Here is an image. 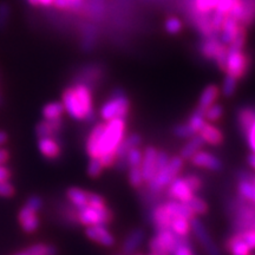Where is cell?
<instances>
[{"instance_id":"obj_1","label":"cell","mask_w":255,"mask_h":255,"mask_svg":"<svg viewBox=\"0 0 255 255\" xmlns=\"http://www.w3.org/2000/svg\"><path fill=\"white\" fill-rule=\"evenodd\" d=\"M127 136V120L115 119L105 122L95 149V158H100L104 155H115L121 142Z\"/></svg>"},{"instance_id":"obj_2","label":"cell","mask_w":255,"mask_h":255,"mask_svg":"<svg viewBox=\"0 0 255 255\" xmlns=\"http://www.w3.org/2000/svg\"><path fill=\"white\" fill-rule=\"evenodd\" d=\"M184 164V159L181 156H173L169 159L168 164L157 171L154 177L149 182L145 183L144 197L149 202H151L152 197H158L165 190L169 184H170L180 173L182 171ZM154 199H152V205H154Z\"/></svg>"},{"instance_id":"obj_3","label":"cell","mask_w":255,"mask_h":255,"mask_svg":"<svg viewBox=\"0 0 255 255\" xmlns=\"http://www.w3.org/2000/svg\"><path fill=\"white\" fill-rule=\"evenodd\" d=\"M228 213L232 218V227L234 232H244L255 229V205L238 197L229 201Z\"/></svg>"},{"instance_id":"obj_4","label":"cell","mask_w":255,"mask_h":255,"mask_svg":"<svg viewBox=\"0 0 255 255\" xmlns=\"http://www.w3.org/2000/svg\"><path fill=\"white\" fill-rule=\"evenodd\" d=\"M130 111H131V104L128 95L122 89H115L102 104L100 115L104 122H108L115 119L127 120Z\"/></svg>"},{"instance_id":"obj_5","label":"cell","mask_w":255,"mask_h":255,"mask_svg":"<svg viewBox=\"0 0 255 255\" xmlns=\"http://www.w3.org/2000/svg\"><path fill=\"white\" fill-rule=\"evenodd\" d=\"M43 199L38 195H31L18 213V222L23 232L26 234H33L40 226L38 213L43 208Z\"/></svg>"},{"instance_id":"obj_6","label":"cell","mask_w":255,"mask_h":255,"mask_svg":"<svg viewBox=\"0 0 255 255\" xmlns=\"http://www.w3.org/2000/svg\"><path fill=\"white\" fill-rule=\"evenodd\" d=\"M199 51L201 56L205 57L206 59L214 62L221 71H225L228 47L218 37L202 38L199 45Z\"/></svg>"},{"instance_id":"obj_7","label":"cell","mask_w":255,"mask_h":255,"mask_svg":"<svg viewBox=\"0 0 255 255\" xmlns=\"http://www.w3.org/2000/svg\"><path fill=\"white\" fill-rule=\"evenodd\" d=\"M228 47V46H227ZM252 66V59L248 53L244 50L228 49L227 62H226L225 72L226 75L233 76L240 81L247 75Z\"/></svg>"},{"instance_id":"obj_8","label":"cell","mask_w":255,"mask_h":255,"mask_svg":"<svg viewBox=\"0 0 255 255\" xmlns=\"http://www.w3.org/2000/svg\"><path fill=\"white\" fill-rule=\"evenodd\" d=\"M181 238L170 229L156 231L155 237L149 242V248L154 255H171Z\"/></svg>"},{"instance_id":"obj_9","label":"cell","mask_w":255,"mask_h":255,"mask_svg":"<svg viewBox=\"0 0 255 255\" xmlns=\"http://www.w3.org/2000/svg\"><path fill=\"white\" fill-rule=\"evenodd\" d=\"M113 220L114 213L111 212L109 207L105 209H96L94 207L87 206L77 210V222L84 227L95 225L109 226Z\"/></svg>"},{"instance_id":"obj_10","label":"cell","mask_w":255,"mask_h":255,"mask_svg":"<svg viewBox=\"0 0 255 255\" xmlns=\"http://www.w3.org/2000/svg\"><path fill=\"white\" fill-rule=\"evenodd\" d=\"M190 232L199 241L201 248L205 252L206 255H221L219 247L213 240L212 235L209 234L208 229L197 216L190 219Z\"/></svg>"},{"instance_id":"obj_11","label":"cell","mask_w":255,"mask_h":255,"mask_svg":"<svg viewBox=\"0 0 255 255\" xmlns=\"http://www.w3.org/2000/svg\"><path fill=\"white\" fill-rule=\"evenodd\" d=\"M73 90H75L76 95H77L79 102H81L83 109L87 115V120L85 122L88 123H95L96 120V113H95V105H94V89L87 83L83 82H76L72 85Z\"/></svg>"},{"instance_id":"obj_12","label":"cell","mask_w":255,"mask_h":255,"mask_svg":"<svg viewBox=\"0 0 255 255\" xmlns=\"http://www.w3.org/2000/svg\"><path fill=\"white\" fill-rule=\"evenodd\" d=\"M62 104L64 109H65V113L68 114L72 120L79 121V122H85L87 115H85V111L83 109L81 102H79L77 95H76L75 90H73L72 85L66 88L65 90L63 91Z\"/></svg>"},{"instance_id":"obj_13","label":"cell","mask_w":255,"mask_h":255,"mask_svg":"<svg viewBox=\"0 0 255 255\" xmlns=\"http://www.w3.org/2000/svg\"><path fill=\"white\" fill-rule=\"evenodd\" d=\"M167 199L176 200L180 202H187L191 197L195 195L193 190L190 189L189 184L187 183L186 178L183 176H177L164 190Z\"/></svg>"},{"instance_id":"obj_14","label":"cell","mask_w":255,"mask_h":255,"mask_svg":"<svg viewBox=\"0 0 255 255\" xmlns=\"http://www.w3.org/2000/svg\"><path fill=\"white\" fill-rule=\"evenodd\" d=\"M142 144V136L139 133H130L124 137V139L121 142V144L116 150V162L115 165L119 170H126V156L128 151L131 150L132 148H137Z\"/></svg>"},{"instance_id":"obj_15","label":"cell","mask_w":255,"mask_h":255,"mask_svg":"<svg viewBox=\"0 0 255 255\" xmlns=\"http://www.w3.org/2000/svg\"><path fill=\"white\" fill-rule=\"evenodd\" d=\"M189 161L194 167L206 169V170L210 171H220L223 168L221 158L214 154H212V152L202 150V149L197 151L195 155L191 156Z\"/></svg>"},{"instance_id":"obj_16","label":"cell","mask_w":255,"mask_h":255,"mask_svg":"<svg viewBox=\"0 0 255 255\" xmlns=\"http://www.w3.org/2000/svg\"><path fill=\"white\" fill-rule=\"evenodd\" d=\"M157 154L158 149L155 146H146L143 150V158L141 163V171L144 178V184L151 180L157 173Z\"/></svg>"},{"instance_id":"obj_17","label":"cell","mask_w":255,"mask_h":255,"mask_svg":"<svg viewBox=\"0 0 255 255\" xmlns=\"http://www.w3.org/2000/svg\"><path fill=\"white\" fill-rule=\"evenodd\" d=\"M85 235H87L88 239H90L91 241L97 242V244H100L104 247H113L115 242H116L113 233L108 229V226H89V227L85 229Z\"/></svg>"},{"instance_id":"obj_18","label":"cell","mask_w":255,"mask_h":255,"mask_svg":"<svg viewBox=\"0 0 255 255\" xmlns=\"http://www.w3.org/2000/svg\"><path fill=\"white\" fill-rule=\"evenodd\" d=\"M38 150L47 159H57L62 155V146L55 136H45L38 138Z\"/></svg>"},{"instance_id":"obj_19","label":"cell","mask_w":255,"mask_h":255,"mask_svg":"<svg viewBox=\"0 0 255 255\" xmlns=\"http://www.w3.org/2000/svg\"><path fill=\"white\" fill-rule=\"evenodd\" d=\"M242 26L240 21L237 20L235 18L229 17V15H226L225 19H223L221 28H220L219 32V39L222 41L225 45H229L234 38L237 37L239 30Z\"/></svg>"},{"instance_id":"obj_20","label":"cell","mask_w":255,"mask_h":255,"mask_svg":"<svg viewBox=\"0 0 255 255\" xmlns=\"http://www.w3.org/2000/svg\"><path fill=\"white\" fill-rule=\"evenodd\" d=\"M197 135L203 139V142L213 146L221 145L223 141H225V136H223L222 130L219 129L218 127H215L214 124L208 122L203 124V127L201 128Z\"/></svg>"},{"instance_id":"obj_21","label":"cell","mask_w":255,"mask_h":255,"mask_svg":"<svg viewBox=\"0 0 255 255\" xmlns=\"http://www.w3.org/2000/svg\"><path fill=\"white\" fill-rule=\"evenodd\" d=\"M226 251L231 255H251L252 251L242 239L241 232H234L225 244Z\"/></svg>"},{"instance_id":"obj_22","label":"cell","mask_w":255,"mask_h":255,"mask_svg":"<svg viewBox=\"0 0 255 255\" xmlns=\"http://www.w3.org/2000/svg\"><path fill=\"white\" fill-rule=\"evenodd\" d=\"M145 233L141 228L133 229L128 234L126 240L123 241L122 245V254L123 255H133L135 252L138 250L144 240Z\"/></svg>"},{"instance_id":"obj_23","label":"cell","mask_w":255,"mask_h":255,"mask_svg":"<svg viewBox=\"0 0 255 255\" xmlns=\"http://www.w3.org/2000/svg\"><path fill=\"white\" fill-rule=\"evenodd\" d=\"M64 128V121L63 119L59 120H52V121H46L43 120L40 123H38L36 128V133L39 137H45V136H57L59 132H62Z\"/></svg>"},{"instance_id":"obj_24","label":"cell","mask_w":255,"mask_h":255,"mask_svg":"<svg viewBox=\"0 0 255 255\" xmlns=\"http://www.w3.org/2000/svg\"><path fill=\"white\" fill-rule=\"evenodd\" d=\"M255 122V108L254 107H242L237 113L238 128L242 135H246L252 124Z\"/></svg>"},{"instance_id":"obj_25","label":"cell","mask_w":255,"mask_h":255,"mask_svg":"<svg viewBox=\"0 0 255 255\" xmlns=\"http://www.w3.org/2000/svg\"><path fill=\"white\" fill-rule=\"evenodd\" d=\"M66 199L73 208L76 209H82L84 207L88 206V199H89V191L81 189L77 187H71L66 190L65 193Z\"/></svg>"},{"instance_id":"obj_26","label":"cell","mask_w":255,"mask_h":255,"mask_svg":"<svg viewBox=\"0 0 255 255\" xmlns=\"http://www.w3.org/2000/svg\"><path fill=\"white\" fill-rule=\"evenodd\" d=\"M219 94H220V90L216 85L212 84V85H208V87H206L203 89V91L201 92L199 103H197V107H196L197 109L205 113V110L208 109L210 105L216 103V101H218L219 98Z\"/></svg>"},{"instance_id":"obj_27","label":"cell","mask_w":255,"mask_h":255,"mask_svg":"<svg viewBox=\"0 0 255 255\" xmlns=\"http://www.w3.org/2000/svg\"><path fill=\"white\" fill-rule=\"evenodd\" d=\"M188 139H189V141L182 146V149H181L180 151V156L184 159V161H186V159H190L191 156L195 155L196 152L201 150L202 146L206 144V143L203 142V139L201 138L199 135L190 137V138Z\"/></svg>"},{"instance_id":"obj_28","label":"cell","mask_w":255,"mask_h":255,"mask_svg":"<svg viewBox=\"0 0 255 255\" xmlns=\"http://www.w3.org/2000/svg\"><path fill=\"white\" fill-rule=\"evenodd\" d=\"M170 229L177 237L188 238L190 234V220L183 216H175L170 222Z\"/></svg>"},{"instance_id":"obj_29","label":"cell","mask_w":255,"mask_h":255,"mask_svg":"<svg viewBox=\"0 0 255 255\" xmlns=\"http://www.w3.org/2000/svg\"><path fill=\"white\" fill-rule=\"evenodd\" d=\"M14 255H57V248L52 245L36 244L18 252Z\"/></svg>"},{"instance_id":"obj_30","label":"cell","mask_w":255,"mask_h":255,"mask_svg":"<svg viewBox=\"0 0 255 255\" xmlns=\"http://www.w3.org/2000/svg\"><path fill=\"white\" fill-rule=\"evenodd\" d=\"M41 114H43V119L46 121L59 120L63 119L65 109H64L62 102H51L43 108Z\"/></svg>"},{"instance_id":"obj_31","label":"cell","mask_w":255,"mask_h":255,"mask_svg":"<svg viewBox=\"0 0 255 255\" xmlns=\"http://www.w3.org/2000/svg\"><path fill=\"white\" fill-rule=\"evenodd\" d=\"M237 191L239 196L255 205V186L253 183L246 180H238Z\"/></svg>"},{"instance_id":"obj_32","label":"cell","mask_w":255,"mask_h":255,"mask_svg":"<svg viewBox=\"0 0 255 255\" xmlns=\"http://www.w3.org/2000/svg\"><path fill=\"white\" fill-rule=\"evenodd\" d=\"M219 1L220 0H193V4H191V12L210 14L215 11Z\"/></svg>"},{"instance_id":"obj_33","label":"cell","mask_w":255,"mask_h":255,"mask_svg":"<svg viewBox=\"0 0 255 255\" xmlns=\"http://www.w3.org/2000/svg\"><path fill=\"white\" fill-rule=\"evenodd\" d=\"M186 203L195 216L206 215L207 212H208V205H207V202L202 197L197 195V194H195L189 201H187Z\"/></svg>"},{"instance_id":"obj_34","label":"cell","mask_w":255,"mask_h":255,"mask_svg":"<svg viewBox=\"0 0 255 255\" xmlns=\"http://www.w3.org/2000/svg\"><path fill=\"white\" fill-rule=\"evenodd\" d=\"M255 21V0H244V13L240 23L244 26H251Z\"/></svg>"},{"instance_id":"obj_35","label":"cell","mask_w":255,"mask_h":255,"mask_svg":"<svg viewBox=\"0 0 255 255\" xmlns=\"http://www.w3.org/2000/svg\"><path fill=\"white\" fill-rule=\"evenodd\" d=\"M206 122L207 121L205 119V114H203V111H201L196 108V109L193 111V114L190 115L189 119H188L187 124L189 126L191 131L194 132V135H197L201 130V128L203 127V124Z\"/></svg>"},{"instance_id":"obj_36","label":"cell","mask_w":255,"mask_h":255,"mask_svg":"<svg viewBox=\"0 0 255 255\" xmlns=\"http://www.w3.org/2000/svg\"><path fill=\"white\" fill-rule=\"evenodd\" d=\"M128 180L136 189H141L144 186V178H143L141 168L139 167H130L128 168Z\"/></svg>"},{"instance_id":"obj_37","label":"cell","mask_w":255,"mask_h":255,"mask_svg":"<svg viewBox=\"0 0 255 255\" xmlns=\"http://www.w3.org/2000/svg\"><path fill=\"white\" fill-rule=\"evenodd\" d=\"M142 158H143V151L139 149V146L137 148H132L131 150L128 151V154L126 156V168H130V167H141L142 163Z\"/></svg>"},{"instance_id":"obj_38","label":"cell","mask_w":255,"mask_h":255,"mask_svg":"<svg viewBox=\"0 0 255 255\" xmlns=\"http://www.w3.org/2000/svg\"><path fill=\"white\" fill-rule=\"evenodd\" d=\"M182 28H183V24L180 18L175 17V15H170V17L165 19L164 30L167 31V33L176 36V34H178L181 31H182Z\"/></svg>"},{"instance_id":"obj_39","label":"cell","mask_w":255,"mask_h":255,"mask_svg":"<svg viewBox=\"0 0 255 255\" xmlns=\"http://www.w3.org/2000/svg\"><path fill=\"white\" fill-rule=\"evenodd\" d=\"M203 114H205V119L207 122H218L223 116V108L222 105L214 103L210 105L208 109H206Z\"/></svg>"},{"instance_id":"obj_40","label":"cell","mask_w":255,"mask_h":255,"mask_svg":"<svg viewBox=\"0 0 255 255\" xmlns=\"http://www.w3.org/2000/svg\"><path fill=\"white\" fill-rule=\"evenodd\" d=\"M171 255H195L193 245L190 244L189 238H181L180 242L177 244L173 254Z\"/></svg>"},{"instance_id":"obj_41","label":"cell","mask_w":255,"mask_h":255,"mask_svg":"<svg viewBox=\"0 0 255 255\" xmlns=\"http://www.w3.org/2000/svg\"><path fill=\"white\" fill-rule=\"evenodd\" d=\"M238 79L234 78L233 76L226 75L225 79H223L222 83V94L226 96V97H231L235 94L238 88Z\"/></svg>"},{"instance_id":"obj_42","label":"cell","mask_w":255,"mask_h":255,"mask_svg":"<svg viewBox=\"0 0 255 255\" xmlns=\"http://www.w3.org/2000/svg\"><path fill=\"white\" fill-rule=\"evenodd\" d=\"M186 178L187 183L189 184L190 189L195 194H199V191L202 190L203 188V180L197 174H187L183 176Z\"/></svg>"},{"instance_id":"obj_43","label":"cell","mask_w":255,"mask_h":255,"mask_svg":"<svg viewBox=\"0 0 255 255\" xmlns=\"http://www.w3.org/2000/svg\"><path fill=\"white\" fill-rule=\"evenodd\" d=\"M104 167L102 165L101 161L98 158H90V162L88 164V174L89 176L92 178L98 177L100 175L103 173Z\"/></svg>"},{"instance_id":"obj_44","label":"cell","mask_w":255,"mask_h":255,"mask_svg":"<svg viewBox=\"0 0 255 255\" xmlns=\"http://www.w3.org/2000/svg\"><path fill=\"white\" fill-rule=\"evenodd\" d=\"M173 133L176 137H178V138H184V139H188L190 138V137L195 136L194 135V132L191 131V129L187 124V122L182 124H177L176 127H174Z\"/></svg>"},{"instance_id":"obj_45","label":"cell","mask_w":255,"mask_h":255,"mask_svg":"<svg viewBox=\"0 0 255 255\" xmlns=\"http://www.w3.org/2000/svg\"><path fill=\"white\" fill-rule=\"evenodd\" d=\"M238 1L239 0H220L215 8V12H218V13L226 17V15L231 13V11L234 8V6L237 5Z\"/></svg>"},{"instance_id":"obj_46","label":"cell","mask_w":255,"mask_h":255,"mask_svg":"<svg viewBox=\"0 0 255 255\" xmlns=\"http://www.w3.org/2000/svg\"><path fill=\"white\" fill-rule=\"evenodd\" d=\"M88 206L94 207L96 209H105L108 208L107 202H105L104 197L98 195V194L90 193L89 191V199H88Z\"/></svg>"},{"instance_id":"obj_47","label":"cell","mask_w":255,"mask_h":255,"mask_svg":"<svg viewBox=\"0 0 255 255\" xmlns=\"http://www.w3.org/2000/svg\"><path fill=\"white\" fill-rule=\"evenodd\" d=\"M241 234L248 248L252 252H255V229H247V231L241 232Z\"/></svg>"},{"instance_id":"obj_48","label":"cell","mask_w":255,"mask_h":255,"mask_svg":"<svg viewBox=\"0 0 255 255\" xmlns=\"http://www.w3.org/2000/svg\"><path fill=\"white\" fill-rule=\"evenodd\" d=\"M15 189L13 184L9 183V181L0 182V196L1 197H12L14 195Z\"/></svg>"},{"instance_id":"obj_49","label":"cell","mask_w":255,"mask_h":255,"mask_svg":"<svg viewBox=\"0 0 255 255\" xmlns=\"http://www.w3.org/2000/svg\"><path fill=\"white\" fill-rule=\"evenodd\" d=\"M9 18V6L6 2H0V28L7 24Z\"/></svg>"},{"instance_id":"obj_50","label":"cell","mask_w":255,"mask_h":255,"mask_svg":"<svg viewBox=\"0 0 255 255\" xmlns=\"http://www.w3.org/2000/svg\"><path fill=\"white\" fill-rule=\"evenodd\" d=\"M244 137L245 139H246L247 144L250 146L251 150L255 154V122L252 124L250 129H248V131L246 132V135Z\"/></svg>"},{"instance_id":"obj_51","label":"cell","mask_w":255,"mask_h":255,"mask_svg":"<svg viewBox=\"0 0 255 255\" xmlns=\"http://www.w3.org/2000/svg\"><path fill=\"white\" fill-rule=\"evenodd\" d=\"M11 178V170L6 167V164H0V182H5Z\"/></svg>"},{"instance_id":"obj_52","label":"cell","mask_w":255,"mask_h":255,"mask_svg":"<svg viewBox=\"0 0 255 255\" xmlns=\"http://www.w3.org/2000/svg\"><path fill=\"white\" fill-rule=\"evenodd\" d=\"M9 154L8 151L4 148H0V164H6V162L8 161Z\"/></svg>"},{"instance_id":"obj_53","label":"cell","mask_w":255,"mask_h":255,"mask_svg":"<svg viewBox=\"0 0 255 255\" xmlns=\"http://www.w3.org/2000/svg\"><path fill=\"white\" fill-rule=\"evenodd\" d=\"M53 1H55V0H38V7H43V8L52 7Z\"/></svg>"},{"instance_id":"obj_54","label":"cell","mask_w":255,"mask_h":255,"mask_svg":"<svg viewBox=\"0 0 255 255\" xmlns=\"http://www.w3.org/2000/svg\"><path fill=\"white\" fill-rule=\"evenodd\" d=\"M7 139H8L7 133H6L5 131H2V130H0V148H1L2 145L6 144Z\"/></svg>"},{"instance_id":"obj_55","label":"cell","mask_w":255,"mask_h":255,"mask_svg":"<svg viewBox=\"0 0 255 255\" xmlns=\"http://www.w3.org/2000/svg\"><path fill=\"white\" fill-rule=\"evenodd\" d=\"M247 161H248V164L251 165V168L253 169V170H255V154L254 152H252V154L248 156Z\"/></svg>"},{"instance_id":"obj_56","label":"cell","mask_w":255,"mask_h":255,"mask_svg":"<svg viewBox=\"0 0 255 255\" xmlns=\"http://www.w3.org/2000/svg\"><path fill=\"white\" fill-rule=\"evenodd\" d=\"M75 1H79V2H84L85 0H75Z\"/></svg>"},{"instance_id":"obj_57","label":"cell","mask_w":255,"mask_h":255,"mask_svg":"<svg viewBox=\"0 0 255 255\" xmlns=\"http://www.w3.org/2000/svg\"><path fill=\"white\" fill-rule=\"evenodd\" d=\"M117 255H123V254H122V253H121V254H117Z\"/></svg>"},{"instance_id":"obj_58","label":"cell","mask_w":255,"mask_h":255,"mask_svg":"<svg viewBox=\"0 0 255 255\" xmlns=\"http://www.w3.org/2000/svg\"><path fill=\"white\" fill-rule=\"evenodd\" d=\"M251 255H255V253H254V254H252V253H251Z\"/></svg>"},{"instance_id":"obj_59","label":"cell","mask_w":255,"mask_h":255,"mask_svg":"<svg viewBox=\"0 0 255 255\" xmlns=\"http://www.w3.org/2000/svg\"><path fill=\"white\" fill-rule=\"evenodd\" d=\"M136 255H141V254H136Z\"/></svg>"},{"instance_id":"obj_60","label":"cell","mask_w":255,"mask_h":255,"mask_svg":"<svg viewBox=\"0 0 255 255\" xmlns=\"http://www.w3.org/2000/svg\"><path fill=\"white\" fill-rule=\"evenodd\" d=\"M150 255H154V254H152V253H151V254H150Z\"/></svg>"}]
</instances>
